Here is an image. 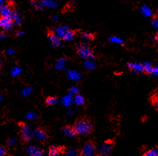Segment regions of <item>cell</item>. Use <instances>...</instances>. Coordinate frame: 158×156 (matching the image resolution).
<instances>
[{
    "mask_svg": "<svg viewBox=\"0 0 158 156\" xmlns=\"http://www.w3.org/2000/svg\"><path fill=\"white\" fill-rule=\"evenodd\" d=\"M73 126L78 135H89L94 130L91 119L86 116H81V117L78 118L75 120Z\"/></svg>",
    "mask_w": 158,
    "mask_h": 156,
    "instance_id": "1",
    "label": "cell"
},
{
    "mask_svg": "<svg viewBox=\"0 0 158 156\" xmlns=\"http://www.w3.org/2000/svg\"><path fill=\"white\" fill-rule=\"evenodd\" d=\"M75 48H76V53L81 58H85V59H93V58H94V51L88 44L79 42L75 46Z\"/></svg>",
    "mask_w": 158,
    "mask_h": 156,
    "instance_id": "2",
    "label": "cell"
},
{
    "mask_svg": "<svg viewBox=\"0 0 158 156\" xmlns=\"http://www.w3.org/2000/svg\"><path fill=\"white\" fill-rule=\"evenodd\" d=\"M97 146L93 140H89L83 145L78 151V156H94Z\"/></svg>",
    "mask_w": 158,
    "mask_h": 156,
    "instance_id": "3",
    "label": "cell"
},
{
    "mask_svg": "<svg viewBox=\"0 0 158 156\" xmlns=\"http://www.w3.org/2000/svg\"><path fill=\"white\" fill-rule=\"evenodd\" d=\"M19 126L20 128L22 142L23 144H27L31 141L33 137V132H31V127L23 122H19Z\"/></svg>",
    "mask_w": 158,
    "mask_h": 156,
    "instance_id": "4",
    "label": "cell"
},
{
    "mask_svg": "<svg viewBox=\"0 0 158 156\" xmlns=\"http://www.w3.org/2000/svg\"><path fill=\"white\" fill-rule=\"evenodd\" d=\"M115 146V141L114 139H108L104 142L100 146L97 156H107Z\"/></svg>",
    "mask_w": 158,
    "mask_h": 156,
    "instance_id": "5",
    "label": "cell"
},
{
    "mask_svg": "<svg viewBox=\"0 0 158 156\" xmlns=\"http://www.w3.org/2000/svg\"><path fill=\"white\" fill-rule=\"evenodd\" d=\"M33 136L39 142H45L49 138L48 132L42 127H37L33 132Z\"/></svg>",
    "mask_w": 158,
    "mask_h": 156,
    "instance_id": "6",
    "label": "cell"
},
{
    "mask_svg": "<svg viewBox=\"0 0 158 156\" xmlns=\"http://www.w3.org/2000/svg\"><path fill=\"white\" fill-rule=\"evenodd\" d=\"M14 22L11 18L0 16V28L4 31H10L13 28Z\"/></svg>",
    "mask_w": 158,
    "mask_h": 156,
    "instance_id": "7",
    "label": "cell"
},
{
    "mask_svg": "<svg viewBox=\"0 0 158 156\" xmlns=\"http://www.w3.org/2000/svg\"><path fill=\"white\" fill-rule=\"evenodd\" d=\"M14 12L15 11L10 4H5L4 6L0 8V16L2 17H7V18H12Z\"/></svg>",
    "mask_w": 158,
    "mask_h": 156,
    "instance_id": "8",
    "label": "cell"
},
{
    "mask_svg": "<svg viewBox=\"0 0 158 156\" xmlns=\"http://www.w3.org/2000/svg\"><path fill=\"white\" fill-rule=\"evenodd\" d=\"M47 36H48V39L51 42L52 45L55 48H58V47L61 46V38H60L58 36L56 35L55 32L51 30H48L47 31Z\"/></svg>",
    "mask_w": 158,
    "mask_h": 156,
    "instance_id": "9",
    "label": "cell"
},
{
    "mask_svg": "<svg viewBox=\"0 0 158 156\" xmlns=\"http://www.w3.org/2000/svg\"><path fill=\"white\" fill-rule=\"evenodd\" d=\"M26 154L28 156H43L44 151L38 146H30L27 147Z\"/></svg>",
    "mask_w": 158,
    "mask_h": 156,
    "instance_id": "10",
    "label": "cell"
},
{
    "mask_svg": "<svg viewBox=\"0 0 158 156\" xmlns=\"http://www.w3.org/2000/svg\"><path fill=\"white\" fill-rule=\"evenodd\" d=\"M65 151V147L62 146H52L48 149V156H57L64 153Z\"/></svg>",
    "mask_w": 158,
    "mask_h": 156,
    "instance_id": "11",
    "label": "cell"
},
{
    "mask_svg": "<svg viewBox=\"0 0 158 156\" xmlns=\"http://www.w3.org/2000/svg\"><path fill=\"white\" fill-rule=\"evenodd\" d=\"M61 130H62V132L64 133V135L68 137H75L78 135L73 126L66 125L62 127Z\"/></svg>",
    "mask_w": 158,
    "mask_h": 156,
    "instance_id": "12",
    "label": "cell"
},
{
    "mask_svg": "<svg viewBox=\"0 0 158 156\" xmlns=\"http://www.w3.org/2000/svg\"><path fill=\"white\" fill-rule=\"evenodd\" d=\"M69 29L70 28L66 26H59L55 28V33L56 34L57 36H58L61 38V40H62L64 36L65 35V34L69 31Z\"/></svg>",
    "mask_w": 158,
    "mask_h": 156,
    "instance_id": "13",
    "label": "cell"
},
{
    "mask_svg": "<svg viewBox=\"0 0 158 156\" xmlns=\"http://www.w3.org/2000/svg\"><path fill=\"white\" fill-rule=\"evenodd\" d=\"M127 67L131 70L134 73H140L143 72V64H139V63H128Z\"/></svg>",
    "mask_w": 158,
    "mask_h": 156,
    "instance_id": "14",
    "label": "cell"
},
{
    "mask_svg": "<svg viewBox=\"0 0 158 156\" xmlns=\"http://www.w3.org/2000/svg\"><path fill=\"white\" fill-rule=\"evenodd\" d=\"M80 36L81 38L88 41H93L96 38L95 34L91 32H87V31H81Z\"/></svg>",
    "mask_w": 158,
    "mask_h": 156,
    "instance_id": "15",
    "label": "cell"
},
{
    "mask_svg": "<svg viewBox=\"0 0 158 156\" xmlns=\"http://www.w3.org/2000/svg\"><path fill=\"white\" fill-rule=\"evenodd\" d=\"M78 33L77 30H72L69 29V31L65 34V35L64 36V38H62V40L64 41H71L75 38V36L76 35V34Z\"/></svg>",
    "mask_w": 158,
    "mask_h": 156,
    "instance_id": "16",
    "label": "cell"
},
{
    "mask_svg": "<svg viewBox=\"0 0 158 156\" xmlns=\"http://www.w3.org/2000/svg\"><path fill=\"white\" fill-rule=\"evenodd\" d=\"M42 6V9L44 7H48V8H54L56 7L57 3L55 2H54L53 0H42V1L39 2Z\"/></svg>",
    "mask_w": 158,
    "mask_h": 156,
    "instance_id": "17",
    "label": "cell"
},
{
    "mask_svg": "<svg viewBox=\"0 0 158 156\" xmlns=\"http://www.w3.org/2000/svg\"><path fill=\"white\" fill-rule=\"evenodd\" d=\"M142 156H158V146H155L150 150L145 152Z\"/></svg>",
    "mask_w": 158,
    "mask_h": 156,
    "instance_id": "18",
    "label": "cell"
},
{
    "mask_svg": "<svg viewBox=\"0 0 158 156\" xmlns=\"http://www.w3.org/2000/svg\"><path fill=\"white\" fill-rule=\"evenodd\" d=\"M151 102L153 106L158 110V92H155L151 97Z\"/></svg>",
    "mask_w": 158,
    "mask_h": 156,
    "instance_id": "19",
    "label": "cell"
},
{
    "mask_svg": "<svg viewBox=\"0 0 158 156\" xmlns=\"http://www.w3.org/2000/svg\"><path fill=\"white\" fill-rule=\"evenodd\" d=\"M68 77L73 80H78L81 78V74L78 71L75 70H71L68 73Z\"/></svg>",
    "mask_w": 158,
    "mask_h": 156,
    "instance_id": "20",
    "label": "cell"
},
{
    "mask_svg": "<svg viewBox=\"0 0 158 156\" xmlns=\"http://www.w3.org/2000/svg\"><path fill=\"white\" fill-rule=\"evenodd\" d=\"M143 72H144V73H146L147 74H153L154 67H153L150 63H145V64H143Z\"/></svg>",
    "mask_w": 158,
    "mask_h": 156,
    "instance_id": "21",
    "label": "cell"
},
{
    "mask_svg": "<svg viewBox=\"0 0 158 156\" xmlns=\"http://www.w3.org/2000/svg\"><path fill=\"white\" fill-rule=\"evenodd\" d=\"M74 101H75V103L78 106L84 105V104H85V99H84V97H82L81 95H80V94H77L75 96V97H74Z\"/></svg>",
    "mask_w": 158,
    "mask_h": 156,
    "instance_id": "22",
    "label": "cell"
},
{
    "mask_svg": "<svg viewBox=\"0 0 158 156\" xmlns=\"http://www.w3.org/2000/svg\"><path fill=\"white\" fill-rule=\"evenodd\" d=\"M58 102V97H48L45 100V103L47 106H53Z\"/></svg>",
    "mask_w": 158,
    "mask_h": 156,
    "instance_id": "23",
    "label": "cell"
},
{
    "mask_svg": "<svg viewBox=\"0 0 158 156\" xmlns=\"http://www.w3.org/2000/svg\"><path fill=\"white\" fill-rule=\"evenodd\" d=\"M142 13L145 15V16H151L152 15V11L150 9L149 7H148L147 6H143L141 9Z\"/></svg>",
    "mask_w": 158,
    "mask_h": 156,
    "instance_id": "24",
    "label": "cell"
},
{
    "mask_svg": "<svg viewBox=\"0 0 158 156\" xmlns=\"http://www.w3.org/2000/svg\"><path fill=\"white\" fill-rule=\"evenodd\" d=\"M21 69L17 67H14L11 70V74L12 77H18L21 74Z\"/></svg>",
    "mask_w": 158,
    "mask_h": 156,
    "instance_id": "25",
    "label": "cell"
},
{
    "mask_svg": "<svg viewBox=\"0 0 158 156\" xmlns=\"http://www.w3.org/2000/svg\"><path fill=\"white\" fill-rule=\"evenodd\" d=\"M72 98L71 97V96H69V95L65 96V97H64L62 100V103L64 106L70 105L71 103H72Z\"/></svg>",
    "mask_w": 158,
    "mask_h": 156,
    "instance_id": "26",
    "label": "cell"
},
{
    "mask_svg": "<svg viewBox=\"0 0 158 156\" xmlns=\"http://www.w3.org/2000/svg\"><path fill=\"white\" fill-rule=\"evenodd\" d=\"M109 40H110L111 42H113V43L119 44V45H123V44H124L123 41L118 37H114V36L113 37H110Z\"/></svg>",
    "mask_w": 158,
    "mask_h": 156,
    "instance_id": "27",
    "label": "cell"
},
{
    "mask_svg": "<svg viewBox=\"0 0 158 156\" xmlns=\"http://www.w3.org/2000/svg\"><path fill=\"white\" fill-rule=\"evenodd\" d=\"M85 67H86L87 69H93V68H94V64L91 61H85Z\"/></svg>",
    "mask_w": 158,
    "mask_h": 156,
    "instance_id": "28",
    "label": "cell"
},
{
    "mask_svg": "<svg viewBox=\"0 0 158 156\" xmlns=\"http://www.w3.org/2000/svg\"><path fill=\"white\" fill-rule=\"evenodd\" d=\"M15 142H16V139H15V138H9V139L7 140V145L9 146H14Z\"/></svg>",
    "mask_w": 158,
    "mask_h": 156,
    "instance_id": "29",
    "label": "cell"
},
{
    "mask_svg": "<svg viewBox=\"0 0 158 156\" xmlns=\"http://www.w3.org/2000/svg\"><path fill=\"white\" fill-rule=\"evenodd\" d=\"M64 63H65V61H64V59H60L59 61H58V65H57V67H58V68H61V67H62L63 66H64Z\"/></svg>",
    "mask_w": 158,
    "mask_h": 156,
    "instance_id": "30",
    "label": "cell"
},
{
    "mask_svg": "<svg viewBox=\"0 0 158 156\" xmlns=\"http://www.w3.org/2000/svg\"><path fill=\"white\" fill-rule=\"evenodd\" d=\"M6 154H7V151L6 148L0 147V156H6Z\"/></svg>",
    "mask_w": 158,
    "mask_h": 156,
    "instance_id": "31",
    "label": "cell"
},
{
    "mask_svg": "<svg viewBox=\"0 0 158 156\" xmlns=\"http://www.w3.org/2000/svg\"><path fill=\"white\" fill-rule=\"evenodd\" d=\"M26 117L28 119H33L36 117V115L33 113H28L26 114Z\"/></svg>",
    "mask_w": 158,
    "mask_h": 156,
    "instance_id": "32",
    "label": "cell"
},
{
    "mask_svg": "<svg viewBox=\"0 0 158 156\" xmlns=\"http://www.w3.org/2000/svg\"><path fill=\"white\" fill-rule=\"evenodd\" d=\"M70 93L71 94H78V89L75 86H73L70 89Z\"/></svg>",
    "mask_w": 158,
    "mask_h": 156,
    "instance_id": "33",
    "label": "cell"
},
{
    "mask_svg": "<svg viewBox=\"0 0 158 156\" xmlns=\"http://www.w3.org/2000/svg\"><path fill=\"white\" fill-rule=\"evenodd\" d=\"M6 54H7L8 55H12L15 54V50L12 49V48H10V49H8L7 51H6Z\"/></svg>",
    "mask_w": 158,
    "mask_h": 156,
    "instance_id": "34",
    "label": "cell"
},
{
    "mask_svg": "<svg viewBox=\"0 0 158 156\" xmlns=\"http://www.w3.org/2000/svg\"><path fill=\"white\" fill-rule=\"evenodd\" d=\"M6 38V34L5 33V31H0V40H2V39Z\"/></svg>",
    "mask_w": 158,
    "mask_h": 156,
    "instance_id": "35",
    "label": "cell"
},
{
    "mask_svg": "<svg viewBox=\"0 0 158 156\" xmlns=\"http://www.w3.org/2000/svg\"><path fill=\"white\" fill-rule=\"evenodd\" d=\"M152 24L155 26V28L158 30V19L157 18H154L152 21Z\"/></svg>",
    "mask_w": 158,
    "mask_h": 156,
    "instance_id": "36",
    "label": "cell"
},
{
    "mask_svg": "<svg viewBox=\"0 0 158 156\" xmlns=\"http://www.w3.org/2000/svg\"><path fill=\"white\" fill-rule=\"evenodd\" d=\"M5 2H6V0H0V8L2 6H4Z\"/></svg>",
    "mask_w": 158,
    "mask_h": 156,
    "instance_id": "37",
    "label": "cell"
},
{
    "mask_svg": "<svg viewBox=\"0 0 158 156\" xmlns=\"http://www.w3.org/2000/svg\"><path fill=\"white\" fill-rule=\"evenodd\" d=\"M2 65H3L2 61V60L0 59V70H1L2 69Z\"/></svg>",
    "mask_w": 158,
    "mask_h": 156,
    "instance_id": "38",
    "label": "cell"
},
{
    "mask_svg": "<svg viewBox=\"0 0 158 156\" xmlns=\"http://www.w3.org/2000/svg\"><path fill=\"white\" fill-rule=\"evenodd\" d=\"M2 98H3L2 95V94H0V101H2Z\"/></svg>",
    "mask_w": 158,
    "mask_h": 156,
    "instance_id": "39",
    "label": "cell"
},
{
    "mask_svg": "<svg viewBox=\"0 0 158 156\" xmlns=\"http://www.w3.org/2000/svg\"><path fill=\"white\" fill-rule=\"evenodd\" d=\"M8 1H9V2H13V1H14V0H8Z\"/></svg>",
    "mask_w": 158,
    "mask_h": 156,
    "instance_id": "40",
    "label": "cell"
},
{
    "mask_svg": "<svg viewBox=\"0 0 158 156\" xmlns=\"http://www.w3.org/2000/svg\"><path fill=\"white\" fill-rule=\"evenodd\" d=\"M107 156H109V155H107Z\"/></svg>",
    "mask_w": 158,
    "mask_h": 156,
    "instance_id": "41",
    "label": "cell"
}]
</instances>
